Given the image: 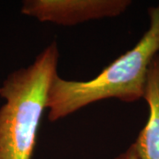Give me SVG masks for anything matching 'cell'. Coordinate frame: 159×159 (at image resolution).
Returning a JSON list of instances; mask_svg holds the SVG:
<instances>
[{"instance_id": "2", "label": "cell", "mask_w": 159, "mask_h": 159, "mask_svg": "<svg viewBox=\"0 0 159 159\" xmlns=\"http://www.w3.org/2000/svg\"><path fill=\"white\" fill-rule=\"evenodd\" d=\"M59 51L53 41L34 62L10 74L0 87V159H32Z\"/></svg>"}, {"instance_id": "1", "label": "cell", "mask_w": 159, "mask_h": 159, "mask_svg": "<svg viewBox=\"0 0 159 159\" xmlns=\"http://www.w3.org/2000/svg\"><path fill=\"white\" fill-rule=\"evenodd\" d=\"M148 13L149 28L139 42L94 79L79 81L55 77L47 98L51 122L102 100L134 102L143 98L149 64L159 53V4L149 7Z\"/></svg>"}, {"instance_id": "3", "label": "cell", "mask_w": 159, "mask_h": 159, "mask_svg": "<svg viewBox=\"0 0 159 159\" xmlns=\"http://www.w3.org/2000/svg\"><path fill=\"white\" fill-rule=\"evenodd\" d=\"M131 5L130 0H26L21 13L40 22L71 27L89 20L118 17Z\"/></svg>"}, {"instance_id": "4", "label": "cell", "mask_w": 159, "mask_h": 159, "mask_svg": "<svg viewBox=\"0 0 159 159\" xmlns=\"http://www.w3.org/2000/svg\"><path fill=\"white\" fill-rule=\"evenodd\" d=\"M143 98L149 107V116L134 143L139 159H159V53L149 64Z\"/></svg>"}, {"instance_id": "5", "label": "cell", "mask_w": 159, "mask_h": 159, "mask_svg": "<svg viewBox=\"0 0 159 159\" xmlns=\"http://www.w3.org/2000/svg\"><path fill=\"white\" fill-rule=\"evenodd\" d=\"M115 159H139L135 144H131L126 150L119 154Z\"/></svg>"}]
</instances>
